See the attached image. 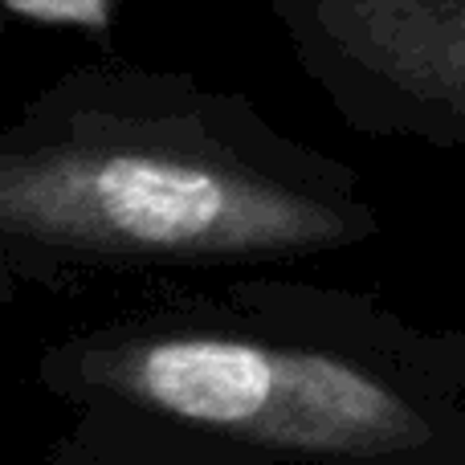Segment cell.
I'll return each instance as SVG.
<instances>
[{
  "instance_id": "obj_2",
  "label": "cell",
  "mask_w": 465,
  "mask_h": 465,
  "mask_svg": "<svg viewBox=\"0 0 465 465\" xmlns=\"http://www.w3.org/2000/svg\"><path fill=\"white\" fill-rule=\"evenodd\" d=\"M380 232L351 163L188 70L78 65L0 123V311L114 278L314 262Z\"/></svg>"
},
{
  "instance_id": "obj_1",
  "label": "cell",
  "mask_w": 465,
  "mask_h": 465,
  "mask_svg": "<svg viewBox=\"0 0 465 465\" xmlns=\"http://www.w3.org/2000/svg\"><path fill=\"white\" fill-rule=\"evenodd\" d=\"M49 465H465V331L294 278L176 290L49 339Z\"/></svg>"
},
{
  "instance_id": "obj_3",
  "label": "cell",
  "mask_w": 465,
  "mask_h": 465,
  "mask_svg": "<svg viewBox=\"0 0 465 465\" xmlns=\"http://www.w3.org/2000/svg\"><path fill=\"white\" fill-rule=\"evenodd\" d=\"M360 135L465 155V0H262Z\"/></svg>"
}]
</instances>
